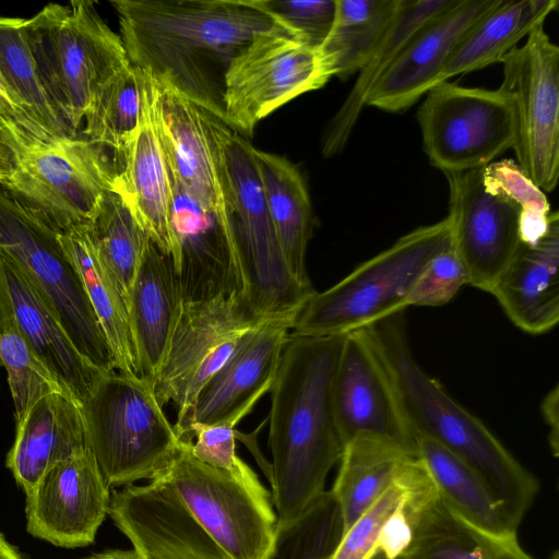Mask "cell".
I'll use <instances>...</instances> for the list:
<instances>
[{"mask_svg": "<svg viewBox=\"0 0 559 559\" xmlns=\"http://www.w3.org/2000/svg\"><path fill=\"white\" fill-rule=\"evenodd\" d=\"M343 534L338 504L325 490L295 520L277 522L272 548L264 559H332Z\"/></svg>", "mask_w": 559, "mask_h": 559, "instance_id": "cell-39", "label": "cell"}, {"mask_svg": "<svg viewBox=\"0 0 559 559\" xmlns=\"http://www.w3.org/2000/svg\"><path fill=\"white\" fill-rule=\"evenodd\" d=\"M333 403L345 445L367 437L417 455L415 436L386 367L362 329L345 334L334 377Z\"/></svg>", "mask_w": 559, "mask_h": 559, "instance_id": "cell-16", "label": "cell"}, {"mask_svg": "<svg viewBox=\"0 0 559 559\" xmlns=\"http://www.w3.org/2000/svg\"><path fill=\"white\" fill-rule=\"evenodd\" d=\"M558 385L549 391L542 401L540 411L549 428L548 442L555 457L559 453V395Z\"/></svg>", "mask_w": 559, "mask_h": 559, "instance_id": "cell-46", "label": "cell"}, {"mask_svg": "<svg viewBox=\"0 0 559 559\" xmlns=\"http://www.w3.org/2000/svg\"><path fill=\"white\" fill-rule=\"evenodd\" d=\"M485 188L512 201L520 210V237L535 243L547 230L551 210L545 192L512 159L492 162L481 170Z\"/></svg>", "mask_w": 559, "mask_h": 559, "instance_id": "cell-41", "label": "cell"}, {"mask_svg": "<svg viewBox=\"0 0 559 559\" xmlns=\"http://www.w3.org/2000/svg\"><path fill=\"white\" fill-rule=\"evenodd\" d=\"M295 317L274 318L250 330L228 361L199 393L176 429L187 440L197 425H237L271 390Z\"/></svg>", "mask_w": 559, "mask_h": 559, "instance_id": "cell-19", "label": "cell"}, {"mask_svg": "<svg viewBox=\"0 0 559 559\" xmlns=\"http://www.w3.org/2000/svg\"><path fill=\"white\" fill-rule=\"evenodd\" d=\"M140 70L138 132L118 169L112 190L128 205L155 246L171 259L178 275L180 246L174 229L175 197L154 121L155 79Z\"/></svg>", "mask_w": 559, "mask_h": 559, "instance_id": "cell-20", "label": "cell"}, {"mask_svg": "<svg viewBox=\"0 0 559 559\" xmlns=\"http://www.w3.org/2000/svg\"><path fill=\"white\" fill-rule=\"evenodd\" d=\"M80 407L86 445L110 488L154 479L179 448L154 386L141 378L104 373Z\"/></svg>", "mask_w": 559, "mask_h": 559, "instance_id": "cell-7", "label": "cell"}, {"mask_svg": "<svg viewBox=\"0 0 559 559\" xmlns=\"http://www.w3.org/2000/svg\"><path fill=\"white\" fill-rule=\"evenodd\" d=\"M498 0H453L426 23L373 85L366 106L400 112L442 83L459 41Z\"/></svg>", "mask_w": 559, "mask_h": 559, "instance_id": "cell-21", "label": "cell"}, {"mask_svg": "<svg viewBox=\"0 0 559 559\" xmlns=\"http://www.w3.org/2000/svg\"><path fill=\"white\" fill-rule=\"evenodd\" d=\"M27 19L0 17V73L15 98L49 139L78 136L50 102L28 45Z\"/></svg>", "mask_w": 559, "mask_h": 559, "instance_id": "cell-36", "label": "cell"}, {"mask_svg": "<svg viewBox=\"0 0 559 559\" xmlns=\"http://www.w3.org/2000/svg\"><path fill=\"white\" fill-rule=\"evenodd\" d=\"M424 150L444 174L484 168L514 142L508 98L449 81L431 88L418 108Z\"/></svg>", "mask_w": 559, "mask_h": 559, "instance_id": "cell-14", "label": "cell"}, {"mask_svg": "<svg viewBox=\"0 0 559 559\" xmlns=\"http://www.w3.org/2000/svg\"><path fill=\"white\" fill-rule=\"evenodd\" d=\"M401 0H336L333 27L320 48L333 76L342 80L365 66Z\"/></svg>", "mask_w": 559, "mask_h": 559, "instance_id": "cell-34", "label": "cell"}, {"mask_svg": "<svg viewBox=\"0 0 559 559\" xmlns=\"http://www.w3.org/2000/svg\"><path fill=\"white\" fill-rule=\"evenodd\" d=\"M270 319L274 318L255 313L236 292L183 301L154 383L160 405H175V428L186 420L202 388L228 361L243 336Z\"/></svg>", "mask_w": 559, "mask_h": 559, "instance_id": "cell-11", "label": "cell"}, {"mask_svg": "<svg viewBox=\"0 0 559 559\" xmlns=\"http://www.w3.org/2000/svg\"><path fill=\"white\" fill-rule=\"evenodd\" d=\"M253 155L270 216L285 260L300 283L311 285L306 253L313 227L306 183L288 159L253 147Z\"/></svg>", "mask_w": 559, "mask_h": 559, "instance_id": "cell-30", "label": "cell"}, {"mask_svg": "<svg viewBox=\"0 0 559 559\" xmlns=\"http://www.w3.org/2000/svg\"><path fill=\"white\" fill-rule=\"evenodd\" d=\"M84 559H142L135 549L131 550H110L96 554Z\"/></svg>", "mask_w": 559, "mask_h": 559, "instance_id": "cell-48", "label": "cell"}, {"mask_svg": "<svg viewBox=\"0 0 559 559\" xmlns=\"http://www.w3.org/2000/svg\"><path fill=\"white\" fill-rule=\"evenodd\" d=\"M397 559H534L518 534L498 535L460 516L438 493L430 476L412 504V537Z\"/></svg>", "mask_w": 559, "mask_h": 559, "instance_id": "cell-25", "label": "cell"}, {"mask_svg": "<svg viewBox=\"0 0 559 559\" xmlns=\"http://www.w3.org/2000/svg\"><path fill=\"white\" fill-rule=\"evenodd\" d=\"M451 245L448 216L402 236L330 288L316 292L296 314L292 334H346L405 311L420 273Z\"/></svg>", "mask_w": 559, "mask_h": 559, "instance_id": "cell-6", "label": "cell"}, {"mask_svg": "<svg viewBox=\"0 0 559 559\" xmlns=\"http://www.w3.org/2000/svg\"><path fill=\"white\" fill-rule=\"evenodd\" d=\"M26 34L50 102L79 135L98 91L130 63L120 36L88 0L45 5L27 19Z\"/></svg>", "mask_w": 559, "mask_h": 559, "instance_id": "cell-5", "label": "cell"}, {"mask_svg": "<svg viewBox=\"0 0 559 559\" xmlns=\"http://www.w3.org/2000/svg\"><path fill=\"white\" fill-rule=\"evenodd\" d=\"M83 226L112 273L128 306L133 281L152 241L148 234L112 189L104 193Z\"/></svg>", "mask_w": 559, "mask_h": 559, "instance_id": "cell-35", "label": "cell"}, {"mask_svg": "<svg viewBox=\"0 0 559 559\" xmlns=\"http://www.w3.org/2000/svg\"><path fill=\"white\" fill-rule=\"evenodd\" d=\"M235 424L193 426L187 440L191 442L192 454L201 462L229 473L234 478L257 495L272 498L254 472L237 455L235 444Z\"/></svg>", "mask_w": 559, "mask_h": 559, "instance_id": "cell-42", "label": "cell"}, {"mask_svg": "<svg viewBox=\"0 0 559 559\" xmlns=\"http://www.w3.org/2000/svg\"><path fill=\"white\" fill-rule=\"evenodd\" d=\"M110 4L130 64L221 120L230 62L258 34L280 23L264 0H115Z\"/></svg>", "mask_w": 559, "mask_h": 559, "instance_id": "cell-1", "label": "cell"}, {"mask_svg": "<svg viewBox=\"0 0 559 559\" xmlns=\"http://www.w3.org/2000/svg\"><path fill=\"white\" fill-rule=\"evenodd\" d=\"M559 216L552 212L546 233L521 243L490 294L520 330L543 334L559 320Z\"/></svg>", "mask_w": 559, "mask_h": 559, "instance_id": "cell-24", "label": "cell"}, {"mask_svg": "<svg viewBox=\"0 0 559 559\" xmlns=\"http://www.w3.org/2000/svg\"><path fill=\"white\" fill-rule=\"evenodd\" d=\"M0 119L36 140L49 139L15 98L0 73Z\"/></svg>", "mask_w": 559, "mask_h": 559, "instance_id": "cell-45", "label": "cell"}, {"mask_svg": "<svg viewBox=\"0 0 559 559\" xmlns=\"http://www.w3.org/2000/svg\"><path fill=\"white\" fill-rule=\"evenodd\" d=\"M140 70L130 63L98 91L85 116L87 140L115 153L120 165L139 128Z\"/></svg>", "mask_w": 559, "mask_h": 559, "instance_id": "cell-37", "label": "cell"}, {"mask_svg": "<svg viewBox=\"0 0 559 559\" xmlns=\"http://www.w3.org/2000/svg\"><path fill=\"white\" fill-rule=\"evenodd\" d=\"M153 108L174 193L222 224L225 205L201 108L170 85L156 80Z\"/></svg>", "mask_w": 559, "mask_h": 559, "instance_id": "cell-22", "label": "cell"}, {"mask_svg": "<svg viewBox=\"0 0 559 559\" xmlns=\"http://www.w3.org/2000/svg\"><path fill=\"white\" fill-rule=\"evenodd\" d=\"M59 233L0 185V249L28 274L78 350L104 372L115 360Z\"/></svg>", "mask_w": 559, "mask_h": 559, "instance_id": "cell-9", "label": "cell"}, {"mask_svg": "<svg viewBox=\"0 0 559 559\" xmlns=\"http://www.w3.org/2000/svg\"><path fill=\"white\" fill-rule=\"evenodd\" d=\"M414 456L397 445L367 437L353 439L345 445L330 490L338 504L344 533L379 499Z\"/></svg>", "mask_w": 559, "mask_h": 559, "instance_id": "cell-32", "label": "cell"}, {"mask_svg": "<svg viewBox=\"0 0 559 559\" xmlns=\"http://www.w3.org/2000/svg\"><path fill=\"white\" fill-rule=\"evenodd\" d=\"M0 361L7 369L16 421L22 419L31 406L40 397L52 392L68 393L23 337L1 277Z\"/></svg>", "mask_w": 559, "mask_h": 559, "instance_id": "cell-38", "label": "cell"}, {"mask_svg": "<svg viewBox=\"0 0 559 559\" xmlns=\"http://www.w3.org/2000/svg\"><path fill=\"white\" fill-rule=\"evenodd\" d=\"M453 0H401L392 21L376 44L340 109L328 123L321 142L324 157L346 145L373 85L390 68L414 35Z\"/></svg>", "mask_w": 559, "mask_h": 559, "instance_id": "cell-28", "label": "cell"}, {"mask_svg": "<svg viewBox=\"0 0 559 559\" xmlns=\"http://www.w3.org/2000/svg\"><path fill=\"white\" fill-rule=\"evenodd\" d=\"M0 559H24L19 550L0 533Z\"/></svg>", "mask_w": 559, "mask_h": 559, "instance_id": "cell-49", "label": "cell"}, {"mask_svg": "<svg viewBox=\"0 0 559 559\" xmlns=\"http://www.w3.org/2000/svg\"><path fill=\"white\" fill-rule=\"evenodd\" d=\"M333 76L320 49L283 23L258 34L225 75L224 122L252 134L257 123L289 100L323 87Z\"/></svg>", "mask_w": 559, "mask_h": 559, "instance_id": "cell-10", "label": "cell"}, {"mask_svg": "<svg viewBox=\"0 0 559 559\" xmlns=\"http://www.w3.org/2000/svg\"><path fill=\"white\" fill-rule=\"evenodd\" d=\"M416 453L438 493L460 516L498 535L518 534L477 475L457 456L435 442L416 436Z\"/></svg>", "mask_w": 559, "mask_h": 559, "instance_id": "cell-33", "label": "cell"}, {"mask_svg": "<svg viewBox=\"0 0 559 559\" xmlns=\"http://www.w3.org/2000/svg\"><path fill=\"white\" fill-rule=\"evenodd\" d=\"M16 165L0 185L59 234L84 224L117 174L106 148L90 140H36L15 129Z\"/></svg>", "mask_w": 559, "mask_h": 559, "instance_id": "cell-8", "label": "cell"}, {"mask_svg": "<svg viewBox=\"0 0 559 559\" xmlns=\"http://www.w3.org/2000/svg\"><path fill=\"white\" fill-rule=\"evenodd\" d=\"M538 24L502 60L499 90L512 111L516 164L544 192L559 176V47Z\"/></svg>", "mask_w": 559, "mask_h": 559, "instance_id": "cell-12", "label": "cell"}, {"mask_svg": "<svg viewBox=\"0 0 559 559\" xmlns=\"http://www.w3.org/2000/svg\"><path fill=\"white\" fill-rule=\"evenodd\" d=\"M1 366H2V365H1V361H0V367H1Z\"/></svg>", "mask_w": 559, "mask_h": 559, "instance_id": "cell-52", "label": "cell"}, {"mask_svg": "<svg viewBox=\"0 0 559 559\" xmlns=\"http://www.w3.org/2000/svg\"><path fill=\"white\" fill-rule=\"evenodd\" d=\"M426 476L418 456L412 457L390 487L343 534L332 559H370L380 548L389 520L411 500Z\"/></svg>", "mask_w": 559, "mask_h": 559, "instance_id": "cell-40", "label": "cell"}, {"mask_svg": "<svg viewBox=\"0 0 559 559\" xmlns=\"http://www.w3.org/2000/svg\"><path fill=\"white\" fill-rule=\"evenodd\" d=\"M0 277L26 343L68 394L81 405L107 372L92 365L78 350L39 288L2 249Z\"/></svg>", "mask_w": 559, "mask_h": 559, "instance_id": "cell-23", "label": "cell"}, {"mask_svg": "<svg viewBox=\"0 0 559 559\" xmlns=\"http://www.w3.org/2000/svg\"><path fill=\"white\" fill-rule=\"evenodd\" d=\"M110 487L88 448L52 466L26 493V527L59 547L92 544L108 515Z\"/></svg>", "mask_w": 559, "mask_h": 559, "instance_id": "cell-17", "label": "cell"}, {"mask_svg": "<svg viewBox=\"0 0 559 559\" xmlns=\"http://www.w3.org/2000/svg\"><path fill=\"white\" fill-rule=\"evenodd\" d=\"M481 170L444 174L450 188L452 247L464 264L468 285L491 293L519 247L520 210L489 192Z\"/></svg>", "mask_w": 559, "mask_h": 559, "instance_id": "cell-15", "label": "cell"}, {"mask_svg": "<svg viewBox=\"0 0 559 559\" xmlns=\"http://www.w3.org/2000/svg\"><path fill=\"white\" fill-rule=\"evenodd\" d=\"M548 559H559V551L557 549L554 550Z\"/></svg>", "mask_w": 559, "mask_h": 559, "instance_id": "cell-51", "label": "cell"}, {"mask_svg": "<svg viewBox=\"0 0 559 559\" xmlns=\"http://www.w3.org/2000/svg\"><path fill=\"white\" fill-rule=\"evenodd\" d=\"M558 4L557 0H498L459 41L442 82L501 62Z\"/></svg>", "mask_w": 559, "mask_h": 559, "instance_id": "cell-31", "label": "cell"}, {"mask_svg": "<svg viewBox=\"0 0 559 559\" xmlns=\"http://www.w3.org/2000/svg\"><path fill=\"white\" fill-rule=\"evenodd\" d=\"M86 448L80 404L66 392H52L16 421L7 466L28 493L52 466Z\"/></svg>", "mask_w": 559, "mask_h": 559, "instance_id": "cell-27", "label": "cell"}, {"mask_svg": "<svg viewBox=\"0 0 559 559\" xmlns=\"http://www.w3.org/2000/svg\"><path fill=\"white\" fill-rule=\"evenodd\" d=\"M465 285H468L466 269L451 245L420 273L406 299V307L445 305Z\"/></svg>", "mask_w": 559, "mask_h": 559, "instance_id": "cell-43", "label": "cell"}, {"mask_svg": "<svg viewBox=\"0 0 559 559\" xmlns=\"http://www.w3.org/2000/svg\"><path fill=\"white\" fill-rule=\"evenodd\" d=\"M108 515L142 559H229L159 476L114 490Z\"/></svg>", "mask_w": 559, "mask_h": 559, "instance_id": "cell-18", "label": "cell"}, {"mask_svg": "<svg viewBox=\"0 0 559 559\" xmlns=\"http://www.w3.org/2000/svg\"><path fill=\"white\" fill-rule=\"evenodd\" d=\"M191 442L181 439L158 476L229 559H264L277 528L272 498L257 495L229 473L199 461Z\"/></svg>", "mask_w": 559, "mask_h": 559, "instance_id": "cell-13", "label": "cell"}, {"mask_svg": "<svg viewBox=\"0 0 559 559\" xmlns=\"http://www.w3.org/2000/svg\"><path fill=\"white\" fill-rule=\"evenodd\" d=\"M370 559H388L383 552L378 550Z\"/></svg>", "mask_w": 559, "mask_h": 559, "instance_id": "cell-50", "label": "cell"}, {"mask_svg": "<svg viewBox=\"0 0 559 559\" xmlns=\"http://www.w3.org/2000/svg\"><path fill=\"white\" fill-rule=\"evenodd\" d=\"M218 186L240 295L266 318L296 317L316 293L300 283L285 260L270 216L253 146L223 120L201 108Z\"/></svg>", "mask_w": 559, "mask_h": 559, "instance_id": "cell-4", "label": "cell"}, {"mask_svg": "<svg viewBox=\"0 0 559 559\" xmlns=\"http://www.w3.org/2000/svg\"><path fill=\"white\" fill-rule=\"evenodd\" d=\"M14 128L0 119V182L15 169L17 143Z\"/></svg>", "mask_w": 559, "mask_h": 559, "instance_id": "cell-47", "label": "cell"}, {"mask_svg": "<svg viewBox=\"0 0 559 559\" xmlns=\"http://www.w3.org/2000/svg\"><path fill=\"white\" fill-rule=\"evenodd\" d=\"M183 301L171 259L151 241L132 284L128 312L141 378L153 386Z\"/></svg>", "mask_w": 559, "mask_h": 559, "instance_id": "cell-26", "label": "cell"}, {"mask_svg": "<svg viewBox=\"0 0 559 559\" xmlns=\"http://www.w3.org/2000/svg\"><path fill=\"white\" fill-rule=\"evenodd\" d=\"M266 9L307 45L320 49L334 24L336 0H264Z\"/></svg>", "mask_w": 559, "mask_h": 559, "instance_id": "cell-44", "label": "cell"}, {"mask_svg": "<svg viewBox=\"0 0 559 559\" xmlns=\"http://www.w3.org/2000/svg\"><path fill=\"white\" fill-rule=\"evenodd\" d=\"M362 330L386 367L414 436L433 440L463 461L519 528L538 495L536 476L417 364L408 342L404 311Z\"/></svg>", "mask_w": 559, "mask_h": 559, "instance_id": "cell-3", "label": "cell"}, {"mask_svg": "<svg viewBox=\"0 0 559 559\" xmlns=\"http://www.w3.org/2000/svg\"><path fill=\"white\" fill-rule=\"evenodd\" d=\"M345 334H289L271 386L269 445L272 503L277 522L304 513L324 491L345 444L333 384Z\"/></svg>", "mask_w": 559, "mask_h": 559, "instance_id": "cell-2", "label": "cell"}, {"mask_svg": "<svg viewBox=\"0 0 559 559\" xmlns=\"http://www.w3.org/2000/svg\"><path fill=\"white\" fill-rule=\"evenodd\" d=\"M73 261L115 360L123 374L141 378L127 302L83 224L59 235ZM142 379V378H141Z\"/></svg>", "mask_w": 559, "mask_h": 559, "instance_id": "cell-29", "label": "cell"}]
</instances>
